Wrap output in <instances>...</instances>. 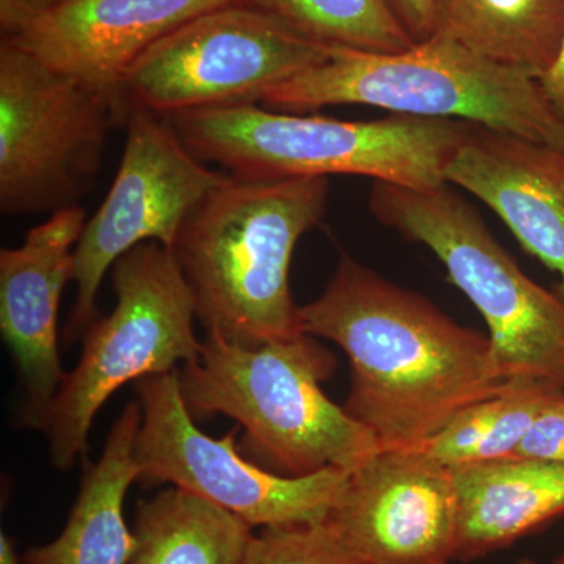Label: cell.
<instances>
[{"label":"cell","instance_id":"cell-1","mask_svg":"<svg viewBox=\"0 0 564 564\" xmlns=\"http://www.w3.org/2000/svg\"><path fill=\"white\" fill-rule=\"evenodd\" d=\"M303 333L339 345L351 364L345 411L381 451H423L464 408L508 384L489 336L452 321L419 293L343 254Z\"/></svg>","mask_w":564,"mask_h":564},{"label":"cell","instance_id":"cell-2","mask_svg":"<svg viewBox=\"0 0 564 564\" xmlns=\"http://www.w3.org/2000/svg\"><path fill=\"white\" fill-rule=\"evenodd\" d=\"M328 177L228 176L182 225L173 256L207 334L240 347L303 336L289 285L293 251L328 203Z\"/></svg>","mask_w":564,"mask_h":564},{"label":"cell","instance_id":"cell-3","mask_svg":"<svg viewBox=\"0 0 564 564\" xmlns=\"http://www.w3.org/2000/svg\"><path fill=\"white\" fill-rule=\"evenodd\" d=\"M334 369L336 358L310 334L252 348L207 334L198 358L177 373L193 419H232L250 462L306 477L328 467L352 473L383 452L370 430L323 392Z\"/></svg>","mask_w":564,"mask_h":564},{"label":"cell","instance_id":"cell-4","mask_svg":"<svg viewBox=\"0 0 564 564\" xmlns=\"http://www.w3.org/2000/svg\"><path fill=\"white\" fill-rule=\"evenodd\" d=\"M188 150L250 181L355 174L410 188L447 184L444 170L470 122L392 115L344 121L258 104L169 118Z\"/></svg>","mask_w":564,"mask_h":564},{"label":"cell","instance_id":"cell-5","mask_svg":"<svg viewBox=\"0 0 564 564\" xmlns=\"http://www.w3.org/2000/svg\"><path fill=\"white\" fill-rule=\"evenodd\" d=\"M261 104L291 113L348 104L378 107L474 122L564 152V124L532 74L444 35L393 54L332 50L328 61L273 88Z\"/></svg>","mask_w":564,"mask_h":564},{"label":"cell","instance_id":"cell-6","mask_svg":"<svg viewBox=\"0 0 564 564\" xmlns=\"http://www.w3.org/2000/svg\"><path fill=\"white\" fill-rule=\"evenodd\" d=\"M370 210L429 247L477 307L508 381L564 389V300L530 280L451 184L410 188L375 181Z\"/></svg>","mask_w":564,"mask_h":564},{"label":"cell","instance_id":"cell-7","mask_svg":"<svg viewBox=\"0 0 564 564\" xmlns=\"http://www.w3.org/2000/svg\"><path fill=\"white\" fill-rule=\"evenodd\" d=\"M117 304L82 336L77 366L63 378L40 429L50 440L52 466L68 470L87 452L99 410L118 389L195 361V300L173 252L141 243L111 267Z\"/></svg>","mask_w":564,"mask_h":564},{"label":"cell","instance_id":"cell-8","mask_svg":"<svg viewBox=\"0 0 564 564\" xmlns=\"http://www.w3.org/2000/svg\"><path fill=\"white\" fill-rule=\"evenodd\" d=\"M129 110L109 93L0 44V210L55 214L79 206L101 172L110 129Z\"/></svg>","mask_w":564,"mask_h":564},{"label":"cell","instance_id":"cell-9","mask_svg":"<svg viewBox=\"0 0 564 564\" xmlns=\"http://www.w3.org/2000/svg\"><path fill=\"white\" fill-rule=\"evenodd\" d=\"M135 392L141 422L133 459L141 485H172L258 530L322 524L347 488L351 473L337 467L306 477L263 469L237 448L239 426L223 437L204 434L182 397L177 370L137 381Z\"/></svg>","mask_w":564,"mask_h":564},{"label":"cell","instance_id":"cell-10","mask_svg":"<svg viewBox=\"0 0 564 564\" xmlns=\"http://www.w3.org/2000/svg\"><path fill=\"white\" fill-rule=\"evenodd\" d=\"M329 52L239 0L199 14L141 54L126 73L121 98L128 110L163 118L258 104L328 61Z\"/></svg>","mask_w":564,"mask_h":564},{"label":"cell","instance_id":"cell-11","mask_svg":"<svg viewBox=\"0 0 564 564\" xmlns=\"http://www.w3.org/2000/svg\"><path fill=\"white\" fill-rule=\"evenodd\" d=\"M120 169L101 207L85 225L76 247V303L65 326V343L84 336L95 321L104 276L141 243L172 251L182 225L204 196L228 174L199 161L169 118L129 109Z\"/></svg>","mask_w":564,"mask_h":564},{"label":"cell","instance_id":"cell-12","mask_svg":"<svg viewBox=\"0 0 564 564\" xmlns=\"http://www.w3.org/2000/svg\"><path fill=\"white\" fill-rule=\"evenodd\" d=\"M325 525L369 564H448L458 532L454 475L425 451L380 452L352 470Z\"/></svg>","mask_w":564,"mask_h":564},{"label":"cell","instance_id":"cell-13","mask_svg":"<svg viewBox=\"0 0 564 564\" xmlns=\"http://www.w3.org/2000/svg\"><path fill=\"white\" fill-rule=\"evenodd\" d=\"M87 225L80 206L50 215L24 243L0 251V329L13 356L24 417L40 429L65 372L58 355V307L76 274V247Z\"/></svg>","mask_w":564,"mask_h":564},{"label":"cell","instance_id":"cell-14","mask_svg":"<svg viewBox=\"0 0 564 564\" xmlns=\"http://www.w3.org/2000/svg\"><path fill=\"white\" fill-rule=\"evenodd\" d=\"M444 180L488 204L522 248L558 274L564 300V152L470 122Z\"/></svg>","mask_w":564,"mask_h":564},{"label":"cell","instance_id":"cell-15","mask_svg":"<svg viewBox=\"0 0 564 564\" xmlns=\"http://www.w3.org/2000/svg\"><path fill=\"white\" fill-rule=\"evenodd\" d=\"M232 2L239 0H74L11 43L122 102V80L141 54L199 14Z\"/></svg>","mask_w":564,"mask_h":564},{"label":"cell","instance_id":"cell-16","mask_svg":"<svg viewBox=\"0 0 564 564\" xmlns=\"http://www.w3.org/2000/svg\"><path fill=\"white\" fill-rule=\"evenodd\" d=\"M451 470L458 500L456 562L508 547L564 514V463L507 456Z\"/></svg>","mask_w":564,"mask_h":564},{"label":"cell","instance_id":"cell-17","mask_svg":"<svg viewBox=\"0 0 564 564\" xmlns=\"http://www.w3.org/2000/svg\"><path fill=\"white\" fill-rule=\"evenodd\" d=\"M141 422L139 400L126 404L107 436L101 458L88 467L61 534L33 545L21 564H129L137 538L124 516L126 494L139 478L133 444Z\"/></svg>","mask_w":564,"mask_h":564},{"label":"cell","instance_id":"cell-18","mask_svg":"<svg viewBox=\"0 0 564 564\" xmlns=\"http://www.w3.org/2000/svg\"><path fill=\"white\" fill-rule=\"evenodd\" d=\"M434 31L540 79L562 46L564 0H434Z\"/></svg>","mask_w":564,"mask_h":564},{"label":"cell","instance_id":"cell-19","mask_svg":"<svg viewBox=\"0 0 564 564\" xmlns=\"http://www.w3.org/2000/svg\"><path fill=\"white\" fill-rule=\"evenodd\" d=\"M129 564H245L256 529L239 516L170 488L140 500Z\"/></svg>","mask_w":564,"mask_h":564},{"label":"cell","instance_id":"cell-20","mask_svg":"<svg viewBox=\"0 0 564 564\" xmlns=\"http://www.w3.org/2000/svg\"><path fill=\"white\" fill-rule=\"evenodd\" d=\"M563 389L508 381L502 392L464 408L423 451L445 466L514 456L530 426Z\"/></svg>","mask_w":564,"mask_h":564},{"label":"cell","instance_id":"cell-21","mask_svg":"<svg viewBox=\"0 0 564 564\" xmlns=\"http://www.w3.org/2000/svg\"><path fill=\"white\" fill-rule=\"evenodd\" d=\"M328 50L393 54L414 46L388 0H240Z\"/></svg>","mask_w":564,"mask_h":564},{"label":"cell","instance_id":"cell-22","mask_svg":"<svg viewBox=\"0 0 564 564\" xmlns=\"http://www.w3.org/2000/svg\"><path fill=\"white\" fill-rule=\"evenodd\" d=\"M245 564H369L325 525L276 527L256 532Z\"/></svg>","mask_w":564,"mask_h":564},{"label":"cell","instance_id":"cell-23","mask_svg":"<svg viewBox=\"0 0 564 564\" xmlns=\"http://www.w3.org/2000/svg\"><path fill=\"white\" fill-rule=\"evenodd\" d=\"M514 456L564 463V389L534 419Z\"/></svg>","mask_w":564,"mask_h":564},{"label":"cell","instance_id":"cell-24","mask_svg":"<svg viewBox=\"0 0 564 564\" xmlns=\"http://www.w3.org/2000/svg\"><path fill=\"white\" fill-rule=\"evenodd\" d=\"M74 0H0V33L2 41L18 39L21 33L63 9Z\"/></svg>","mask_w":564,"mask_h":564},{"label":"cell","instance_id":"cell-25","mask_svg":"<svg viewBox=\"0 0 564 564\" xmlns=\"http://www.w3.org/2000/svg\"><path fill=\"white\" fill-rule=\"evenodd\" d=\"M397 20L414 43L434 36V0H388Z\"/></svg>","mask_w":564,"mask_h":564},{"label":"cell","instance_id":"cell-26","mask_svg":"<svg viewBox=\"0 0 564 564\" xmlns=\"http://www.w3.org/2000/svg\"><path fill=\"white\" fill-rule=\"evenodd\" d=\"M538 82L552 110L564 124V36L554 63Z\"/></svg>","mask_w":564,"mask_h":564},{"label":"cell","instance_id":"cell-27","mask_svg":"<svg viewBox=\"0 0 564 564\" xmlns=\"http://www.w3.org/2000/svg\"><path fill=\"white\" fill-rule=\"evenodd\" d=\"M0 564H21V555L9 533H0Z\"/></svg>","mask_w":564,"mask_h":564},{"label":"cell","instance_id":"cell-28","mask_svg":"<svg viewBox=\"0 0 564 564\" xmlns=\"http://www.w3.org/2000/svg\"><path fill=\"white\" fill-rule=\"evenodd\" d=\"M514 564H538V563L534 562V560H532V558H521V560H518V562H516Z\"/></svg>","mask_w":564,"mask_h":564},{"label":"cell","instance_id":"cell-29","mask_svg":"<svg viewBox=\"0 0 564 564\" xmlns=\"http://www.w3.org/2000/svg\"><path fill=\"white\" fill-rule=\"evenodd\" d=\"M555 564H564V554L560 555L558 558L555 560Z\"/></svg>","mask_w":564,"mask_h":564}]
</instances>
